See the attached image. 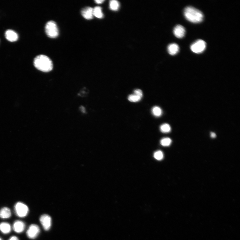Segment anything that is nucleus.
Wrapping results in <instances>:
<instances>
[{
    "instance_id": "1",
    "label": "nucleus",
    "mask_w": 240,
    "mask_h": 240,
    "mask_svg": "<svg viewBox=\"0 0 240 240\" xmlns=\"http://www.w3.org/2000/svg\"><path fill=\"white\" fill-rule=\"evenodd\" d=\"M34 65L37 69L43 72H50L53 68L50 58L44 55H38L35 58Z\"/></svg>"
},
{
    "instance_id": "2",
    "label": "nucleus",
    "mask_w": 240,
    "mask_h": 240,
    "mask_svg": "<svg viewBox=\"0 0 240 240\" xmlns=\"http://www.w3.org/2000/svg\"><path fill=\"white\" fill-rule=\"evenodd\" d=\"M186 18L190 22L199 23L202 22L203 15L201 11L194 7H186L184 12Z\"/></svg>"
},
{
    "instance_id": "3",
    "label": "nucleus",
    "mask_w": 240,
    "mask_h": 240,
    "mask_svg": "<svg viewBox=\"0 0 240 240\" xmlns=\"http://www.w3.org/2000/svg\"><path fill=\"white\" fill-rule=\"evenodd\" d=\"M45 30L46 34L49 37L56 38L59 34L57 26L54 21H50L47 23Z\"/></svg>"
},
{
    "instance_id": "4",
    "label": "nucleus",
    "mask_w": 240,
    "mask_h": 240,
    "mask_svg": "<svg viewBox=\"0 0 240 240\" xmlns=\"http://www.w3.org/2000/svg\"><path fill=\"white\" fill-rule=\"evenodd\" d=\"M29 210L28 206L21 202L17 203L14 206V212L16 215L20 218H24L28 214Z\"/></svg>"
},
{
    "instance_id": "5",
    "label": "nucleus",
    "mask_w": 240,
    "mask_h": 240,
    "mask_svg": "<svg viewBox=\"0 0 240 240\" xmlns=\"http://www.w3.org/2000/svg\"><path fill=\"white\" fill-rule=\"evenodd\" d=\"M206 43L202 40H198L191 46L192 51L196 54H200L206 49Z\"/></svg>"
},
{
    "instance_id": "6",
    "label": "nucleus",
    "mask_w": 240,
    "mask_h": 240,
    "mask_svg": "<svg viewBox=\"0 0 240 240\" xmlns=\"http://www.w3.org/2000/svg\"><path fill=\"white\" fill-rule=\"evenodd\" d=\"M40 232L39 227L35 224H31L29 227L26 234L29 238L34 239L36 238Z\"/></svg>"
},
{
    "instance_id": "7",
    "label": "nucleus",
    "mask_w": 240,
    "mask_h": 240,
    "mask_svg": "<svg viewBox=\"0 0 240 240\" xmlns=\"http://www.w3.org/2000/svg\"><path fill=\"white\" fill-rule=\"evenodd\" d=\"M40 221L44 229L48 230L50 229L51 225V219L50 216L47 215H43L41 216Z\"/></svg>"
},
{
    "instance_id": "8",
    "label": "nucleus",
    "mask_w": 240,
    "mask_h": 240,
    "mask_svg": "<svg viewBox=\"0 0 240 240\" xmlns=\"http://www.w3.org/2000/svg\"><path fill=\"white\" fill-rule=\"evenodd\" d=\"M25 225L24 222L20 221H16L14 222L13 229L14 232L17 233H22L24 230Z\"/></svg>"
},
{
    "instance_id": "9",
    "label": "nucleus",
    "mask_w": 240,
    "mask_h": 240,
    "mask_svg": "<svg viewBox=\"0 0 240 240\" xmlns=\"http://www.w3.org/2000/svg\"><path fill=\"white\" fill-rule=\"evenodd\" d=\"M174 33L175 37L179 39H181L185 36V29L183 26L178 25L174 28Z\"/></svg>"
},
{
    "instance_id": "10",
    "label": "nucleus",
    "mask_w": 240,
    "mask_h": 240,
    "mask_svg": "<svg viewBox=\"0 0 240 240\" xmlns=\"http://www.w3.org/2000/svg\"><path fill=\"white\" fill-rule=\"evenodd\" d=\"M81 13L84 18L86 19L90 20L93 18V8L92 7H87L84 8Z\"/></svg>"
},
{
    "instance_id": "11",
    "label": "nucleus",
    "mask_w": 240,
    "mask_h": 240,
    "mask_svg": "<svg viewBox=\"0 0 240 240\" xmlns=\"http://www.w3.org/2000/svg\"><path fill=\"white\" fill-rule=\"evenodd\" d=\"M5 36L7 39L10 42L16 41L19 38L18 34L12 30H8L6 31Z\"/></svg>"
},
{
    "instance_id": "12",
    "label": "nucleus",
    "mask_w": 240,
    "mask_h": 240,
    "mask_svg": "<svg viewBox=\"0 0 240 240\" xmlns=\"http://www.w3.org/2000/svg\"><path fill=\"white\" fill-rule=\"evenodd\" d=\"M11 215L10 210L8 207H3L0 210V218H9L11 217Z\"/></svg>"
},
{
    "instance_id": "13",
    "label": "nucleus",
    "mask_w": 240,
    "mask_h": 240,
    "mask_svg": "<svg viewBox=\"0 0 240 240\" xmlns=\"http://www.w3.org/2000/svg\"><path fill=\"white\" fill-rule=\"evenodd\" d=\"M168 51L169 54L174 55L176 54L179 51V47L176 43H172L168 47Z\"/></svg>"
},
{
    "instance_id": "14",
    "label": "nucleus",
    "mask_w": 240,
    "mask_h": 240,
    "mask_svg": "<svg viewBox=\"0 0 240 240\" xmlns=\"http://www.w3.org/2000/svg\"><path fill=\"white\" fill-rule=\"evenodd\" d=\"M0 230L4 234L9 233L11 231L10 225L7 222H2L0 224Z\"/></svg>"
},
{
    "instance_id": "15",
    "label": "nucleus",
    "mask_w": 240,
    "mask_h": 240,
    "mask_svg": "<svg viewBox=\"0 0 240 240\" xmlns=\"http://www.w3.org/2000/svg\"><path fill=\"white\" fill-rule=\"evenodd\" d=\"M93 16L99 19H101L104 17L101 8L99 7H96L93 8Z\"/></svg>"
},
{
    "instance_id": "16",
    "label": "nucleus",
    "mask_w": 240,
    "mask_h": 240,
    "mask_svg": "<svg viewBox=\"0 0 240 240\" xmlns=\"http://www.w3.org/2000/svg\"><path fill=\"white\" fill-rule=\"evenodd\" d=\"M110 9L112 10H117L119 7V2L116 0H112L110 2Z\"/></svg>"
},
{
    "instance_id": "17",
    "label": "nucleus",
    "mask_w": 240,
    "mask_h": 240,
    "mask_svg": "<svg viewBox=\"0 0 240 240\" xmlns=\"http://www.w3.org/2000/svg\"><path fill=\"white\" fill-rule=\"evenodd\" d=\"M152 113L156 117H160L162 115V110L160 108L158 107H154L152 109Z\"/></svg>"
},
{
    "instance_id": "18",
    "label": "nucleus",
    "mask_w": 240,
    "mask_h": 240,
    "mask_svg": "<svg viewBox=\"0 0 240 240\" xmlns=\"http://www.w3.org/2000/svg\"><path fill=\"white\" fill-rule=\"evenodd\" d=\"M160 131L163 133H169L171 130V127L169 124H162L160 127Z\"/></svg>"
},
{
    "instance_id": "19",
    "label": "nucleus",
    "mask_w": 240,
    "mask_h": 240,
    "mask_svg": "<svg viewBox=\"0 0 240 240\" xmlns=\"http://www.w3.org/2000/svg\"><path fill=\"white\" fill-rule=\"evenodd\" d=\"M142 98L136 95H131L128 96V99L132 102H137L141 100Z\"/></svg>"
},
{
    "instance_id": "20",
    "label": "nucleus",
    "mask_w": 240,
    "mask_h": 240,
    "mask_svg": "<svg viewBox=\"0 0 240 240\" xmlns=\"http://www.w3.org/2000/svg\"><path fill=\"white\" fill-rule=\"evenodd\" d=\"M171 140L169 138H165L162 139L160 141V144L164 146H168L171 144Z\"/></svg>"
},
{
    "instance_id": "21",
    "label": "nucleus",
    "mask_w": 240,
    "mask_h": 240,
    "mask_svg": "<svg viewBox=\"0 0 240 240\" xmlns=\"http://www.w3.org/2000/svg\"><path fill=\"white\" fill-rule=\"evenodd\" d=\"M154 157L157 160H162L163 158V154L162 152L160 151H158L155 152L154 154Z\"/></svg>"
},
{
    "instance_id": "22",
    "label": "nucleus",
    "mask_w": 240,
    "mask_h": 240,
    "mask_svg": "<svg viewBox=\"0 0 240 240\" xmlns=\"http://www.w3.org/2000/svg\"><path fill=\"white\" fill-rule=\"evenodd\" d=\"M134 95H138L140 97H142L143 96V93L142 90L139 89H137L134 91Z\"/></svg>"
},
{
    "instance_id": "23",
    "label": "nucleus",
    "mask_w": 240,
    "mask_h": 240,
    "mask_svg": "<svg viewBox=\"0 0 240 240\" xmlns=\"http://www.w3.org/2000/svg\"><path fill=\"white\" fill-rule=\"evenodd\" d=\"M104 1V0H97V1H95L96 4H99L102 3Z\"/></svg>"
},
{
    "instance_id": "24",
    "label": "nucleus",
    "mask_w": 240,
    "mask_h": 240,
    "mask_svg": "<svg viewBox=\"0 0 240 240\" xmlns=\"http://www.w3.org/2000/svg\"><path fill=\"white\" fill-rule=\"evenodd\" d=\"M8 240H19L18 238L16 236H13Z\"/></svg>"
},
{
    "instance_id": "25",
    "label": "nucleus",
    "mask_w": 240,
    "mask_h": 240,
    "mask_svg": "<svg viewBox=\"0 0 240 240\" xmlns=\"http://www.w3.org/2000/svg\"><path fill=\"white\" fill-rule=\"evenodd\" d=\"M210 136L212 138H215L216 137V134L215 133L213 132L211 133Z\"/></svg>"
},
{
    "instance_id": "26",
    "label": "nucleus",
    "mask_w": 240,
    "mask_h": 240,
    "mask_svg": "<svg viewBox=\"0 0 240 240\" xmlns=\"http://www.w3.org/2000/svg\"><path fill=\"white\" fill-rule=\"evenodd\" d=\"M0 240H2L1 238H0Z\"/></svg>"
}]
</instances>
